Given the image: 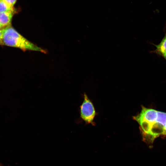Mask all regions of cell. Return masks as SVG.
<instances>
[{
    "mask_svg": "<svg viewBox=\"0 0 166 166\" xmlns=\"http://www.w3.org/2000/svg\"><path fill=\"white\" fill-rule=\"evenodd\" d=\"M3 45L19 48L23 50H32L45 53V50L31 42L18 33L11 26L3 29Z\"/></svg>",
    "mask_w": 166,
    "mask_h": 166,
    "instance_id": "cell-1",
    "label": "cell"
},
{
    "mask_svg": "<svg viewBox=\"0 0 166 166\" xmlns=\"http://www.w3.org/2000/svg\"><path fill=\"white\" fill-rule=\"evenodd\" d=\"M157 113L156 119L151 122L144 124L140 127L141 134H150L156 138L164 135L166 123V113L157 111Z\"/></svg>",
    "mask_w": 166,
    "mask_h": 166,
    "instance_id": "cell-2",
    "label": "cell"
},
{
    "mask_svg": "<svg viewBox=\"0 0 166 166\" xmlns=\"http://www.w3.org/2000/svg\"><path fill=\"white\" fill-rule=\"evenodd\" d=\"M83 97V101L80 106V117L86 124L94 125L93 120L96 112L94 106L85 93Z\"/></svg>",
    "mask_w": 166,
    "mask_h": 166,
    "instance_id": "cell-3",
    "label": "cell"
},
{
    "mask_svg": "<svg viewBox=\"0 0 166 166\" xmlns=\"http://www.w3.org/2000/svg\"><path fill=\"white\" fill-rule=\"evenodd\" d=\"M15 11L0 13V25L3 28L10 26L13 16Z\"/></svg>",
    "mask_w": 166,
    "mask_h": 166,
    "instance_id": "cell-4",
    "label": "cell"
},
{
    "mask_svg": "<svg viewBox=\"0 0 166 166\" xmlns=\"http://www.w3.org/2000/svg\"><path fill=\"white\" fill-rule=\"evenodd\" d=\"M153 45L156 47V49L151 51V53H155L159 56L166 53V26L164 35L160 42L158 45L153 44Z\"/></svg>",
    "mask_w": 166,
    "mask_h": 166,
    "instance_id": "cell-5",
    "label": "cell"
},
{
    "mask_svg": "<svg viewBox=\"0 0 166 166\" xmlns=\"http://www.w3.org/2000/svg\"><path fill=\"white\" fill-rule=\"evenodd\" d=\"M15 11L13 7L7 4L3 0H0V13Z\"/></svg>",
    "mask_w": 166,
    "mask_h": 166,
    "instance_id": "cell-6",
    "label": "cell"
},
{
    "mask_svg": "<svg viewBox=\"0 0 166 166\" xmlns=\"http://www.w3.org/2000/svg\"><path fill=\"white\" fill-rule=\"evenodd\" d=\"M7 4L12 7H13V6L15 4L17 0H3Z\"/></svg>",
    "mask_w": 166,
    "mask_h": 166,
    "instance_id": "cell-7",
    "label": "cell"
},
{
    "mask_svg": "<svg viewBox=\"0 0 166 166\" xmlns=\"http://www.w3.org/2000/svg\"><path fill=\"white\" fill-rule=\"evenodd\" d=\"M3 29L0 30V45H3L2 42Z\"/></svg>",
    "mask_w": 166,
    "mask_h": 166,
    "instance_id": "cell-8",
    "label": "cell"
},
{
    "mask_svg": "<svg viewBox=\"0 0 166 166\" xmlns=\"http://www.w3.org/2000/svg\"><path fill=\"white\" fill-rule=\"evenodd\" d=\"M160 56L164 57L166 60V53L161 54Z\"/></svg>",
    "mask_w": 166,
    "mask_h": 166,
    "instance_id": "cell-9",
    "label": "cell"
},
{
    "mask_svg": "<svg viewBox=\"0 0 166 166\" xmlns=\"http://www.w3.org/2000/svg\"><path fill=\"white\" fill-rule=\"evenodd\" d=\"M164 135L166 136V123L165 124V127H164Z\"/></svg>",
    "mask_w": 166,
    "mask_h": 166,
    "instance_id": "cell-10",
    "label": "cell"
},
{
    "mask_svg": "<svg viewBox=\"0 0 166 166\" xmlns=\"http://www.w3.org/2000/svg\"><path fill=\"white\" fill-rule=\"evenodd\" d=\"M3 29H4V28H3L0 25V30H2Z\"/></svg>",
    "mask_w": 166,
    "mask_h": 166,
    "instance_id": "cell-11",
    "label": "cell"
}]
</instances>
